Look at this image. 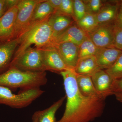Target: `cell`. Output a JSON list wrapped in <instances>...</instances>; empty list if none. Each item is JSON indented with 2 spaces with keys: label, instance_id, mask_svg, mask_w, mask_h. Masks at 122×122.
I'll list each match as a JSON object with an SVG mask.
<instances>
[{
  "label": "cell",
  "instance_id": "6da1fadb",
  "mask_svg": "<svg viewBox=\"0 0 122 122\" xmlns=\"http://www.w3.org/2000/svg\"><path fill=\"white\" fill-rule=\"evenodd\" d=\"M60 74L63 79L66 103L63 116L56 122H89L100 116L105 98L100 95L86 96L81 93L74 69H69Z\"/></svg>",
  "mask_w": 122,
  "mask_h": 122
},
{
  "label": "cell",
  "instance_id": "7a4b0ae2",
  "mask_svg": "<svg viewBox=\"0 0 122 122\" xmlns=\"http://www.w3.org/2000/svg\"><path fill=\"white\" fill-rule=\"evenodd\" d=\"M49 17L30 24L23 30L18 37L20 43L12 60L20 56L31 45H35L38 48L53 46L55 37L48 23Z\"/></svg>",
  "mask_w": 122,
  "mask_h": 122
},
{
  "label": "cell",
  "instance_id": "3957f363",
  "mask_svg": "<svg viewBox=\"0 0 122 122\" xmlns=\"http://www.w3.org/2000/svg\"><path fill=\"white\" fill-rule=\"evenodd\" d=\"M47 81L45 71H24L9 68L0 74V86L11 90L20 88L24 91L40 88L45 85Z\"/></svg>",
  "mask_w": 122,
  "mask_h": 122
},
{
  "label": "cell",
  "instance_id": "277c9868",
  "mask_svg": "<svg viewBox=\"0 0 122 122\" xmlns=\"http://www.w3.org/2000/svg\"><path fill=\"white\" fill-rule=\"evenodd\" d=\"M22 91L20 93L14 94L10 89L0 86V105H7L16 109L25 108L45 92L40 88Z\"/></svg>",
  "mask_w": 122,
  "mask_h": 122
},
{
  "label": "cell",
  "instance_id": "5b68a950",
  "mask_svg": "<svg viewBox=\"0 0 122 122\" xmlns=\"http://www.w3.org/2000/svg\"><path fill=\"white\" fill-rule=\"evenodd\" d=\"M9 68L30 72H46L42 62L41 50L30 47L20 56L12 60Z\"/></svg>",
  "mask_w": 122,
  "mask_h": 122
},
{
  "label": "cell",
  "instance_id": "8992f818",
  "mask_svg": "<svg viewBox=\"0 0 122 122\" xmlns=\"http://www.w3.org/2000/svg\"><path fill=\"white\" fill-rule=\"evenodd\" d=\"M41 0H20L17 5L18 12L12 39L17 38L29 25L37 5Z\"/></svg>",
  "mask_w": 122,
  "mask_h": 122
},
{
  "label": "cell",
  "instance_id": "52a82bcc",
  "mask_svg": "<svg viewBox=\"0 0 122 122\" xmlns=\"http://www.w3.org/2000/svg\"><path fill=\"white\" fill-rule=\"evenodd\" d=\"M114 29V25L111 24L98 25L88 36L97 48H115Z\"/></svg>",
  "mask_w": 122,
  "mask_h": 122
},
{
  "label": "cell",
  "instance_id": "ba28073f",
  "mask_svg": "<svg viewBox=\"0 0 122 122\" xmlns=\"http://www.w3.org/2000/svg\"><path fill=\"white\" fill-rule=\"evenodd\" d=\"M39 49L46 71H49L60 74L62 71L71 69L66 65L55 46H49Z\"/></svg>",
  "mask_w": 122,
  "mask_h": 122
},
{
  "label": "cell",
  "instance_id": "9c48e42d",
  "mask_svg": "<svg viewBox=\"0 0 122 122\" xmlns=\"http://www.w3.org/2000/svg\"><path fill=\"white\" fill-rule=\"evenodd\" d=\"M54 46L56 48L66 65L74 69L79 59V46L71 42H63Z\"/></svg>",
  "mask_w": 122,
  "mask_h": 122
},
{
  "label": "cell",
  "instance_id": "30bf717a",
  "mask_svg": "<svg viewBox=\"0 0 122 122\" xmlns=\"http://www.w3.org/2000/svg\"><path fill=\"white\" fill-rule=\"evenodd\" d=\"M19 43L18 38L9 41L0 40V74L9 68Z\"/></svg>",
  "mask_w": 122,
  "mask_h": 122
},
{
  "label": "cell",
  "instance_id": "8fae6325",
  "mask_svg": "<svg viewBox=\"0 0 122 122\" xmlns=\"http://www.w3.org/2000/svg\"><path fill=\"white\" fill-rule=\"evenodd\" d=\"M18 12L17 5L9 9L0 18V40H12Z\"/></svg>",
  "mask_w": 122,
  "mask_h": 122
},
{
  "label": "cell",
  "instance_id": "7c38bea8",
  "mask_svg": "<svg viewBox=\"0 0 122 122\" xmlns=\"http://www.w3.org/2000/svg\"><path fill=\"white\" fill-rule=\"evenodd\" d=\"M91 77L95 88L99 95L106 99L107 96L113 94L112 87L114 80L105 70H99Z\"/></svg>",
  "mask_w": 122,
  "mask_h": 122
},
{
  "label": "cell",
  "instance_id": "4fadbf2b",
  "mask_svg": "<svg viewBox=\"0 0 122 122\" xmlns=\"http://www.w3.org/2000/svg\"><path fill=\"white\" fill-rule=\"evenodd\" d=\"M88 34L77 25H72L59 35L54 39V46L63 42H70L79 46L89 38Z\"/></svg>",
  "mask_w": 122,
  "mask_h": 122
},
{
  "label": "cell",
  "instance_id": "5bb4252c",
  "mask_svg": "<svg viewBox=\"0 0 122 122\" xmlns=\"http://www.w3.org/2000/svg\"><path fill=\"white\" fill-rule=\"evenodd\" d=\"M122 53L116 48H98L95 56L101 69L107 70L111 67Z\"/></svg>",
  "mask_w": 122,
  "mask_h": 122
},
{
  "label": "cell",
  "instance_id": "9a60e30c",
  "mask_svg": "<svg viewBox=\"0 0 122 122\" xmlns=\"http://www.w3.org/2000/svg\"><path fill=\"white\" fill-rule=\"evenodd\" d=\"M72 17L59 12H55L49 17L48 23L53 32L55 37L73 25L74 20Z\"/></svg>",
  "mask_w": 122,
  "mask_h": 122
},
{
  "label": "cell",
  "instance_id": "2e32d148",
  "mask_svg": "<svg viewBox=\"0 0 122 122\" xmlns=\"http://www.w3.org/2000/svg\"><path fill=\"white\" fill-rule=\"evenodd\" d=\"M101 69L94 56L79 59L74 69L77 74L91 77Z\"/></svg>",
  "mask_w": 122,
  "mask_h": 122
},
{
  "label": "cell",
  "instance_id": "e0dca14e",
  "mask_svg": "<svg viewBox=\"0 0 122 122\" xmlns=\"http://www.w3.org/2000/svg\"><path fill=\"white\" fill-rule=\"evenodd\" d=\"M119 5L117 4H107L103 5L99 12L96 15L99 25L114 22Z\"/></svg>",
  "mask_w": 122,
  "mask_h": 122
},
{
  "label": "cell",
  "instance_id": "ac0fdd59",
  "mask_svg": "<svg viewBox=\"0 0 122 122\" xmlns=\"http://www.w3.org/2000/svg\"><path fill=\"white\" fill-rule=\"evenodd\" d=\"M55 12L46 0H41L35 7L30 24L45 20Z\"/></svg>",
  "mask_w": 122,
  "mask_h": 122
},
{
  "label": "cell",
  "instance_id": "d6986e66",
  "mask_svg": "<svg viewBox=\"0 0 122 122\" xmlns=\"http://www.w3.org/2000/svg\"><path fill=\"white\" fill-rule=\"evenodd\" d=\"M76 78L78 89L83 95L86 96L100 95L95 88L91 76L76 74Z\"/></svg>",
  "mask_w": 122,
  "mask_h": 122
},
{
  "label": "cell",
  "instance_id": "ffe728a7",
  "mask_svg": "<svg viewBox=\"0 0 122 122\" xmlns=\"http://www.w3.org/2000/svg\"><path fill=\"white\" fill-rule=\"evenodd\" d=\"M66 98V96L62 97L48 108L38 111V122H56L55 114Z\"/></svg>",
  "mask_w": 122,
  "mask_h": 122
},
{
  "label": "cell",
  "instance_id": "44dd1931",
  "mask_svg": "<svg viewBox=\"0 0 122 122\" xmlns=\"http://www.w3.org/2000/svg\"><path fill=\"white\" fill-rule=\"evenodd\" d=\"M76 23L78 26L87 34L93 31L99 25L96 15L88 13Z\"/></svg>",
  "mask_w": 122,
  "mask_h": 122
},
{
  "label": "cell",
  "instance_id": "7402d4cb",
  "mask_svg": "<svg viewBox=\"0 0 122 122\" xmlns=\"http://www.w3.org/2000/svg\"><path fill=\"white\" fill-rule=\"evenodd\" d=\"M97 49L89 38H88L79 46V59L95 56Z\"/></svg>",
  "mask_w": 122,
  "mask_h": 122
},
{
  "label": "cell",
  "instance_id": "603a6c76",
  "mask_svg": "<svg viewBox=\"0 0 122 122\" xmlns=\"http://www.w3.org/2000/svg\"><path fill=\"white\" fill-rule=\"evenodd\" d=\"M106 72L114 80L122 77V53L110 68L105 70Z\"/></svg>",
  "mask_w": 122,
  "mask_h": 122
},
{
  "label": "cell",
  "instance_id": "cb8c5ba5",
  "mask_svg": "<svg viewBox=\"0 0 122 122\" xmlns=\"http://www.w3.org/2000/svg\"><path fill=\"white\" fill-rule=\"evenodd\" d=\"M73 3V18L76 22L80 20L86 14V7L83 0H74Z\"/></svg>",
  "mask_w": 122,
  "mask_h": 122
},
{
  "label": "cell",
  "instance_id": "d4e9b609",
  "mask_svg": "<svg viewBox=\"0 0 122 122\" xmlns=\"http://www.w3.org/2000/svg\"><path fill=\"white\" fill-rule=\"evenodd\" d=\"M85 4L86 13L96 15L103 6L102 1L100 0H83Z\"/></svg>",
  "mask_w": 122,
  "mask_h": 122
},
{
  "label": "cell",
  "instance_id": "484cf974",
  "mask_svg": "<svg viewBox=\"0 0 122 122\" xmlns=\"http://www.w3.org/2000/svg\"><path fill=\"white\" fill-rule=\"evenodd\" d=\"M59 12L73 17V3L72 0H62Z\"/></svg>",
  "mask_w": 122,
  "mask_h": 122
},
{
  "label": "cell",
  "instance_id": "4316f807",
  "mask_svg": "<svg viewBox=\"0 0 122 122\" xmlns=\"http://www.w3.org/2000/svg\"><path fill=\"white\" fill-rule=\"evenodd\" d=\"M114 34L115 48L122 51V28H116L114 26Z\"/></svg>",
  "mask_w": 122,
  "mask_h": 122
},
{
  "label": "cell",
  "instance_id": "83f0119b",
  "mask_svg": "<svg viewBox=\"0 0 122 122\" xmlns=\"http://www.w3.org/2000/svg\"><path fill=\"white\" fill-rule=\"evenodd\" d=\"M112 92L113 94L116 93L122 94V77L114 80L112 85Z\"/></svg>",
  "mask_w": 122,
  "mask_h": 122
},
{
  "label": "cell",
  "instance_id": "f1b7e54d",
  "mask_svg": "<svg viewBox=\"0 0 122 122\" xmlns=\"http://www.w3.org/2000/svg\"><path fill=\"white\" fill-rule=\"evenodd\" d=\"M114 26L116 28H122V1H120L117 16L114 21Z\"/></svg>",
  "mask_w": 122,
  "mask_h": 122
},
{
  "label": "cell",
  "instance_id": "f546056e",
  "mask_svg": "<svg viewBox=\"0 0 122 122\" xmlns=\"http://www.w3.org/2000/svg\"><path fill=\"white\" fill-rule=\"evenodd\" d=\"M62 0H47L46 1L49 4L55 12H59L61 8Z\"/></svg>",
  "mask_w": 122,
  "mask_h": 122
},
{
  "label": "cell",
  "instance_id": "4dcf8cb0",
  "mask_svg": "<svg viewBox=\"0 0 122 122\" xmlns=\"http://www.w3.org/2000/svg\"><path fill=\"white\" fill-rule=\"evenodd\" d=\"M8 10L6 0H0V18Z\"/></svg>",
  "mask_w": 122,
  "mask_h": 122
},
{
  "label": "cell",
  "instance_id": "1f68e13d",
  "mask_svg": "<svg viewBox=\"0 0 122 122\" xmlns=\"http://www.w3.org/2000/svg\"><path fill=\"white\" fill-rule=\"evenodd\" d=\"M6 1L8 9L17 5L20 1L19 0H6Z\"/></svg>",
  "mask_w": 122,
  "mask_h": 122
},
{
  "label": "cell",
  "instance_id": "d6a6232c",
  "mask_svg": "<svg viewBox=\"0 0 122 122\" xmlns=\"http://www.w3.org/2000/svg\"><path fill=\"white\" fill-rule=\"evenodd\" d=\"M32 122H38V112H35L32 117Z\"/></svg>",
  "mask_w": 122,
  "mask_h": 122
},
{
  "label": "cell",
  "instance_id": "836d02e7",
  "mask_svg": "<svg viewBox=\"0 0 122 122\" xmlns=\"http://www.w3.org/2000/svg\"><path fill=\"white\" fill-rule=\"evenodd\" d=\"M114 95H115L116 99L118 101L122 102V94L116 93L114 94Z\"/></svg>",
  "mask_w": 122,
  "mask_h": 122
},
{
  "label": "cell",
  "instance_id": "e575fe53",
  "mask_svg": "<svg viewBox=\"0 0 122 122\" xmlns=\"http://www.w3.org/2000/svg\"></svg>",
  "mask_w": 122,
  "mask_h": 122
}]
</instances>
